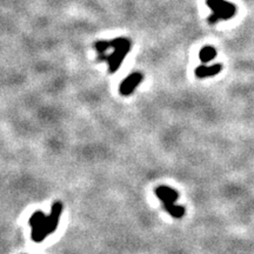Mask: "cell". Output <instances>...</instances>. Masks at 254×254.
Wrapping results in <instances>:
<instances>
[{"instance_id":"1","label":"cell","mask_w":254,"mask_h":254,"mask_svg":"<svg viewBox=\"0 0 254 254\" xmlns=\"http://www.w3.org/2000/svg\"><path fill=\"white\" fill-rule=\"evenodd\" d=\"M94 49L98 52V60L106 62L109 72L114 73L118 71L126 55L131 50V41L122 37L111 41L99 40L94 44Z\"/></svg>"},{"instance_id":"2","label":"cell","mask_w":254,"mask_h":254,"mask_svg":"<svg viewBox=\"0 0 254 254\" xmlns=\"http://www.w3.org/2000/svg\"><path fill=\"white\" fill-rule=\"evenodd\" d=\"M206 4L212 9L208 17L209 24H217L220 20H230L237 14V7L226 0H206Z\"/></svg>"},{"instance_id":"3","label":"cell","mask_w":254,"mask_h":254,"mask_svg":"<svg viewBox=\"0 0 254 254\" xmlns=\"http://www.w3.org/2000/svg\"><path fill=\"white\" fill-rule=\"evenodd\" d=\"M30 226L32 227V240L41 243L49 234V222L45 213L38 211L32 214L30 219Z\"/></svg>"},{"instance_id":"4","label":"cell","mask_w":254,"mask_h":254,"mask_svg":"<svg viewBox=\"0 0 254 254\" xmlns=\"http://www.w3.org/2000/svg\"><path fill=\"white\" fill-rule=\"evenodd\" d=\"M144 80V75L142 73L134 72L131 73V74L127 77L125 80H124L122 84H120L119 92L122 95H129L134 92V90L138 87V85Z\"/></svg>"},{"instance_id":"5","label":"cell","mask_w":254,"mask_h":254,"mask_svg":"<svg viewBox=\"0 0 254 254\" xmlns=\"http://www.w3.org/2000/svg\"><path fill=\"white\" fill-rule=\"evenodd\" d=\"M155 194L163 201L164 205L172 204L179 199V193L176 190L171 189L168 186H159L155 189Z\"/></svg>"},{"instance_id":"6","label":"cell","mask_w":254,"mask_h":254,"mask_svg":"<svg viewBox=\"0 0 254 254\" xmlns=\"http://www.w3.org/2000/svg\"><path fill=\"white\" fill-rule=\"evenodd\" d=\"M63 211V204L59 201H56L51 209V214L47 215V222H49V234L53 233L57 230L59 225L60 215Z\"/></svg>"},{"instance_id":"7","label":"cell","mask_w":254,"mask_h":254,"mask_svg":"<svg viewBox=\"0 0 254 254\" xmlns=\"http://www.w3.org/2000/svg\"><path fill=\"white\" fill-rule=\"evenodd\" d=\"M222 69V65L221 64H214V65L211 66H206V65H201L198 66L195 68V75L200 79H204V78H211L217 75L218 73H220Z\"/></svg>"},{"instance_id":"8","label":"cell","mask_w":254,"mask_h":254,"mask_svg":"<svg viewBox=\"0 0 254 254\" xmlns=\"http://www.w3.org/2000/svg\"><path fill=\"white\" fill-rule=\"evenodd\" d=\"M165 211L167 213H170L173 218L176 219H182L184 215H185V207L182 205H177L176 202H172V204H166L164 205Z\"/></svg>"},{"instance_id":"9","label":"cell","mask_w":254,"mask_h":254,"mask_svg":"<svg viewBox=\"0 0 254 254\" xmlns=\"http://www.w3.org/2000/svg\"><path fill=\"white\" fill-rule=\"evenodd\" d=\"M217 57V50L213 46H204L199 52V58L202 63H209Z\"/></svg>"}]
</instances>
